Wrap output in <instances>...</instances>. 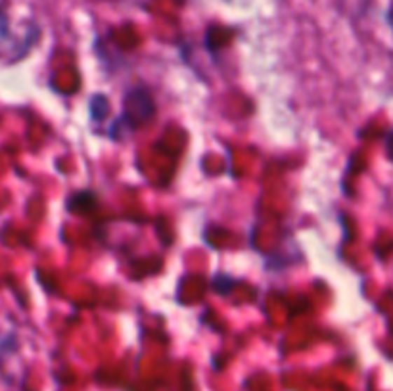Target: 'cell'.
<instances>
[{
  "label": "cell",
  "mask_w": 393,
  "mask_h": 391,
  "mask_svg": "<svg viewBox=\"0 0 393 391\" xmlns=\"http://www.w3.org/2000/svg\"><path fill=\"white\" fill-rule=\"evenodd\" d=\"M386 153L387 158L393 161V129L386 135Z\"/></svg>",
  "instance_id": "3957f363"
},
{
  "label": "cell",
  "mask_w": 393,
  "mask_h": 391,
  "mask_svg": "<svg viewBox=\"0 0 393 391\" xmlns=\"http://www.w3.org/2000/svg\"><path fill=\"white\" fill-rule=\"evenodd\" d=\"M108 98L102 95H95L90 98V116L95 121H102L104 116L108 114Z\"/></svg>",
  "instance_id": "7a4b0ae2"
},
{
  "label": "cell",
  "mask_w": 393,
  "mask_h": 391,
  "mask_svg": "<svg viewBox=\"0 0 393 391\" xmlns=\"http://www.w3.org/2000/svg\"><path fill=\"white\" fill-rule=\"evenodd\" d=\"M156 117V104H153L152 95L146 88H131L123 100V114H121V121L117 125H125L129 129H139L142 125L150 123Z\"/></svg>",
  "instance_id": "6da1fadb"
}]
</instances>
